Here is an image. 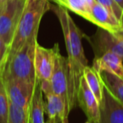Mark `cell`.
<instances>
[{"label":"cell","instance_id":"cell-10","mask_svg":"<svg viewBox=\"0 0 123 123\" xmlns=\"http://www.w3.org/2000/svg\"><path fill=\"white\" fill-rule=\"evenodd\" d=\"M78 105L84 112L88 121L99 123L100 121V103L85 81L84 75L79 82L78 90Z\"/></svg>","mask_w":123,"mask_h":123},{"label":"cell","instance_id":"cell-24","mask_svg":"<svg viewBox=\"0 0 123 123\" xmlns=\"http://www.w3.org/2000/svg\"><path fill=\"white\" fill-rule=\"evenodd\" d=\"M115 1H116V3L121 7V8L123 9V0H115Z\"/></svg>","mask_w":123,"mask_h":123},{"label":"cell","instance_id":"cell-4","mask_svg":"<svg viewBox=\"0 0 123 123\" xmlns=\"http://www.w3.org/2000/svg\"><path fill=\"white\" fill-rule=\"evenodd\" d=\"M25 0H8L0 5V38L8 46L25 7Z\"/></svg>","mask_w":123,"mask_h":123},{"label":"cell","instance_id":"cell-30","mask_svg":"<svg viewBox=\"0 0 123 123\" xmlns=\"http://www.w3.org/2000/svg\"><path fill=\"white\" fill-rule=\"evenodd\" d=\"M29 123H31V122H30H30H29Z\"/></svg>","mask_w":123,"mask_h":123},{"label":"cell","instance_id":"cell-27","mask_svg":"<svg viewBox=\"0 0 123 123\" xmlns=\"http://www.w3.org/2000/svg\"><path fill=\"white\" fill-rule=\"evenodd\" d=\"M45 123H58V122H54V121H51V120H48L46 122H45Z\"/></svg>","mask_w":123,"mask_h":123},{"label":"cell","instance_id":"cell-8","mask_svg":"<svg viewBox=\"0 0 123 123\" xmlns=\"http://www.w3.org/2000/svg\"><path fill=\"white\" fill-rule=\"evenodd\" d=\"M99 123H123V105L104 83L103 97L100 103Z\"/></svg>","mask_w":123,"mask_h":123},{"label":"cell","instance_id":"cell-7","mask_svg":"<svg viewBox=\"0 0 123 123\" xmlns=\"http://www.w3.org/2000/svg\"><path fill=\"white\" fill-rule=\"evenodd\" d=\"M50 84L52 92L65 100L67 109V60L61 55L58 44H56L54 67ZM67 112L69 113L68 110Z\"/></svg>","mask_w":123,"mask_h":123},{"label":"cell","instance_id":"cell-12","mask_svg":"<svg viewBox=\"0 0 123 123\" xmlns=\"http://www.w3.org/2000/svg\"><path fill=\"white\" fill-rule=\"evenodd\" d=\"M46 99L45 101V113L48 117V120L61 123L65 117H68L67 104L63 98L52 91L43 94Z\"/></svg>","mask_w":123,"mask_h":123},{"label":"cell","instance_id":"cell-9","mask_svg":"<svg viewBox=\"0 0 123 123\" xmlns=\"http://www.w3.org/2000/svg\"><path fill=\"white\" fill-rule=\"evenodd\" d=\"M56 44L47 49L37 44L35 53V70L36 79L40 81H50L54 67Z\"/></svg>","mask_w":123,"mask_h":123},{"label":"cell","instance_id":"cell-13","mask_svg":"<svg viewBox=\"0 0 123 123\" xmlns=\"http://www.w3.org/2000/svg\"><path fill=\"white\" fill-rule=\"evenodd\" d=\"M93 67L96 70H106L123 79V60L116 54L106 52L101 56L94 58Z\"/></svg>","mask_w":123,"mask_h":123},{"label":"cell","instance_id":"cell-20","mask_svg":"<svg viewBox=\"0 0 123 123\" xmlns=\"http://www.w3.org/2000/svg\"><path fill=\"white\" fill-rule=\"evenodd\" d=\"M99 3L105 6L107 9H109L120 21L121 17H122L123 9L121 8V7L116 3L115 0H95Z\"/></svg>","mask_w":123,"mask_h":123},{"label":"cell","instance_id":"cell-25","mask_svg":"<svg viewBox=\"0 0 123 123\" xmlns=\"http://www.w3.org/2000/svg\"><path fill=\"white\" fill-rule=\"evenodd\" d=\"M61 123H69L68 122V117H65V118L63 119V121H62Z\"/></svg>","mask_w":123,"mask_h":123},{"label":"cell","instance_id":"cell-26","mask_svg":"<svg viewBox=\"0 0 123 123\" xmlns=\"http://www.w3.org/2000/svg\"><path fill=\"white\" fill-rule=\"evenodd\" d=\"M120 23H121V26H122V27H123V12H122V17H121V19H120Z\"/></svg>","mask_w":123,"mask_h":123},{"label":"cell","instance_id":"cell-6","mask_svg":"<svg viewBox=\"0 0 123 123\" xmlns=\"http://www.w3.org/2000/svg\"><path fill=\"white\" fill-rule=\"evenodd\" d=\"M4 80L9 101L29 110L36 83L17 78H4Z\"/></svg>","mask_w":123,"mask_h":123},{"label":"cell","instance_id":"cell-15","mask_svg":"<svg viewBox=\"0 0 123 123\" xmlns=\"http://www.w3.org/2000/svg\"><path fill=\"white\" fill-rule=\"evenodd\" d=\"M98 71V70H97ZM103 83L110 92L123 105V79L106 70L98 71Z\"/></svg>","mask_w":123,"mask_h":123},{"label":"cell","instance_id":"cell-29","mask_svg":"<svg viewBox=\"0 0 123 123\" xmlns=\"http://www.w3.org/2000/svg\"><path fill=\"white\" fill-rule=\"evenodd\" d=\"M85 123H92V122H89V121H87V122H86Z\"/></svg>","mask_w":123,"mask_h":123},{"label":"cell","instance_id":"cell-3","mask_svg":"<svg viewBox=\"0 0 123 123\" xmlns=\"http://www.w3.org/2000/svg\"><path fill=\"white\" fill-rule=\"evenodd\" d=\"M37 32H35L25 41L20 49L8 60L3 70L4 78L25 80L35 84L36 74L35 70V53L37 45Z\"/></svg>","mask_w":123,"mask_h":123},{"label":"cell","instance_id":"cell-1","mask_svg":"<svg viewBox=\"0 0 123 123\" xmlns=\"http://www.w3.org/2000/svg\"><path fill=\"white\" fill-rule=\"evenodd\" d=\"M50 9L58 17L61 25L67 52V110L70 112L78 105L79 82L88 66V60L83 47V34L67 9L59 5H51Z\"/></svg>","mask_w":123,"mask_h":123},{"label":"cell","instance_id":"cell-23","mask_svg":"<svg viewBox=\"0 0 123 123\" xmlns=\"http://www.w3.org/2000/svg\"><path fill=\"white\" fill-rule=\"evenodd\" d=\"M50 1H53L57 3L58 5L59 6H62L63 8H66V3H65V0H50Z\"/></svg>","mask_w":123,"mask_h":123},{"label":"cell","instance_id":"cell-28","mask_svg":"<svg viewBox=\"0 0 123 123\" xmlns=\"http://www.w3.org/2000/svg\"><path fill=\"white\" fill-rule=\"evenodd\" d=\"M6 1H8V0H0V5L3 4V3H5Z\"/></svg>","mask_w":123,"mask_h":123},{"label":"cell","instance_id":"cell-19","mask_svg":"<svg viewBox=\"0 0 123 123\" xmlns=\"http://www.w3.org/2000/svg\"><path fill=\"white\" fill-rule=\"evenodd\" d=\"M30 112L29 110L9 101V109L7 123H29Z\"/></svg>","mask_w":123,"mask_h":123},{"label":"cell","instance_id":"cell-16","mask_svg":"<svg viewBox=\"0 0 123 123\" xmlns=\"http://www.w3.org/2000/svg\"><path fill=\"white\" fill-rule=\"evenodd\" d=\"M83 75L97 100L100 103L103 97V82L99 72L93 66L88 65L84 69Z\"/></svg>","mask_w":123,"mask_h":123},{"label":"cell","instance_id":"cell-14","mask_svg":"<svg viewBox=\"0 0 123 123\" xmlns=\"http://www.w3.org/2000/svg\"><path fill=\"white\" fill-rule=\"evenodd\" d=\"M45 101L43 98V91L41 90V82L36 79L34 91L30 103V121L31 123H45Z\"/></svg>","mask_w":123,"mask_h":123},{"label":"cell","instance_id":"cell-2","mask_svg":"<svg viewBox=\"0 0 123 123\" xmlns=\"http://www.w3.org/2000/svg\"><path fill=\"white\" fill-rule=\"evenodd\" d=\"M50 7V0H25L23 12L9 45L8 60L35 32H37L41 18Z\"/></svg>","mask_w":123,"mask_h":123},{"label":"cell","instance_id":"cell-11","mask_svg":"<svg viewBox=\"0 0 123 123\" xmlns=\"http://www.w3.org/2000/svg\"><path fill=\"white\" fill-rule=\"evenodd\" d=\"M89 21L111 33L121 28V23L118 18L110 10L95 0H92L91 3Z\"/></svg>","mask_w":123,"mask_h":123},{"label":"cell","instance_id":"cell-22","mask_svg":"<svg viewBox=\"0 0 123 123\" xmlns=\"http://www.w3.org/2000/svg\"><path fill=\"white\" fill-rule=\"evenodd\" d=\"M113 34H115L116 36H117V37L122 38V39H123V27H122V26H121V28H119V29H117L116 31H115V32H114Z\"/></svg>","mask_w":123,"mask_h":123},{"label":"cell","instance_id":"cell-5","mask_svg":"<svg viewBox=\"0 0 123 123\" xmlns=\"http://www.w3.org/2000/svg\"><path fill=\"white\" fill-rule=\"evenodd\" d=\"M94 53V58L101 56L106 52L116 54L123 60V39L113 33L99 27L95 34L88 38Z\"/></svg>","mask_w":123,"mask_h":123},{"label":"cell","instance_id":"cell-18","mask_svg":"<svg viewBox=\"0 0 123 123\" xmlns=\"http://www.w3.org/2000/svg\"><path fill=\"white\" fill-rule=\"evenodd\" d=\"M3 70L0 71V123H7L9 109V98L3 78Z\"/></svg>","mask_w":123,"mask_h":123},{"label":"cell","instance_id":"cell-21","mask_svg":"<svg viewBox=\"0 0 123 123\" xmlns=\"http://www.w3.org/2000/svg\"><path fill=\"white\" fill-rule=\"evenodd\" d=\"M9 46L5 43L2 38H0V71L4 70L7 65Z\"/></svg>","mask_w":123,"mask_h":123},{"label":"cell","instance_id":"cell-17","mask_svg":"<svg viewBox=\"0 0 123 123\" xmlns=\"http://www.w3.org/2000/svg\"><path fill=\"white\" fill-rule=\"evenodd\" d=\"M66 8L89 21L92 0H65Z\"/></svg>","mask_w":123,"mask_h":123}]
</instances>
